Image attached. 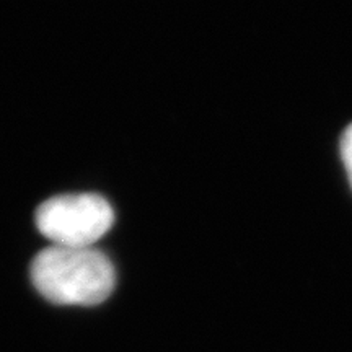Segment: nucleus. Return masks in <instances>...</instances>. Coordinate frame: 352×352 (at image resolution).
I'll use <instances>...</instances> for the list:
<instances>
[{
    "mask_svg": "<svg viewBox=\"0 0 352 352\" xmlns=\"http://www.w3.org/2000/svg\"><path fill=\"white\" fill-rule=\"evenodd\" d=\"M32 280L43 297L59 305H98L111 296L116 272L94 246L52 245L34 256Z\"/></svg>",
    "mask_w": 352,
    "mask_h": 352,
    "instance_id": "obj_1",
    "label": "nucleus"
},
{
    "mask_svg": "<svg viewBox=\"0 0 352 352\" xmlns=\"http://www.w3.org/2000/svg\"><path fill=\"white\" fill-rule=\"evenodd\" d=\"M113 208L98 195H65L43 202L38 230L57 246H91L111 228Z\"/></svg>",
    "mask_w": 352,
    "mask_h": 352,
    "instance_id": "obj_2",
    "label": "nucleus"
},
{
    "mask_svg": "<svg viewBox=\"0 0 352 352\" xmlns=\"http://www.w3.org/2000/svg\"><path fill=\"white\" fill-rule=\"evenodd\" d=\"M341 153L352 186V124L347 126V129L344 131V134H342L341 138Z\"/></svg>",
    "mask_w": 352,
    "mask_h": 352,
    "instance_id": "obj_3",
    "label": "nucleus"
}]
</instances>
